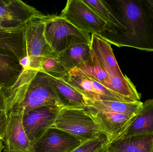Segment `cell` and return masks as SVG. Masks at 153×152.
<instances>
[{"label": "cell", "mask_w": 153, "mask_h": 152, "mask_svg": "<svg viewBox=\"0 0 153 152\" xmlns=\"http://www.w3.org/2000/svg\"><path fill=\"white\" fill-rule=\"evenodd\" d=\"M110 4L122 29L109 43L153 52V0H116Z\"/></svg>", "instance_id": "obj_1"}, {"label": "cell", "mask_w": 153, "mask_h": 152, "mask_svg": "<svg viewBox=\"0 0 153 152\" xmlns=\"http://www.w3.org/2000/svg\"><path fill=\"white\" fill-rule=\"evenodd\" d=\"M45 35L48 44L57 55L74 45L91 43L90 34L79 30L60 16H47Z\"/></svg>", "instance_id": "obj_2"}, {"label": "cell", "mask_w": 153, "mask_h": 152, "mask_svg": "<svg viewBox=\"0 0 153 152\" xmlns=\"http://www.w3.org/2000/svg\"><path fill=\"white\" fill-rule=\"evenodd\" d=\"M46 17L43 14L32 17L25 21L23 25L26 56L30 60V69L38 71H39L41 64L46 58L56 54L48 44L45 37V21Z\"/></svg>", "instance_id": "obj_3"}, {"label": "cell", "mask_w": 153, "mask_h": 152, "mask_svg": "<svg viewBox=\"0 0 153 152\" xmlns=\"http://www.w3.org/2000/svg\"><path fill=\"white\" fill-rule=\"evenodd\" d=\"M85 108H62L54 127L84 141L98 137L103 133Z\"/></svg>", "instance_id": "obj_4"}, {"label": "cell", "mask_w": 153, "mask_h": 152, "mask_svg": "<svg viewBox=\"0 0 153 152\" xmlns=\"http://www.w3.org/2000/svg\"><path fill=\"white\" fill-rule=\"evenodd\" d=\"M59 16L86 34L100 36L110 33L107 24L83 0H69Z\"/></svg>", "instance_id": "obj_5"}, {"label": "cell", "mask_w": 153, "mask_h": 152, "mask_svg": "<svg viewBox=\"0 0 153 152\" xmlns=\"http://www.w3.org/2000/svg\"><path fill=\"white\" fill-rule=\"evenodd\" d=\"M7 123L3 141L4 152H30V142L24 131L22 119L23 109L12 104H6Z\"/></svg>", "instance_id": "obj_6"}, {"label": "cell", "mask_w": 153, "mask_h": 152, "mask_svg": "<svg viewBox=\"0 0 153 152\" xmlns=\"http://www.w3.org/2000/svg\"><path fill=\"white\" fill-rule=\"evenodd\" d=\"M85 141L55 127L30 142V152H71Z\"/></svg>", "instance_id": "obj_7"}, {"label": "cell", "mask_w": 153, "mask_h": 152, "mask_svg": "<svg viewBox=\"0 0 153 152\" xmlns=\"http://www.w3.org/2000/svg\"><path fill=\"white\" fill-rule=\"evenodd\" d=\"M61 109L43 106L23 112L22 125L30 142L39 138L49 129L54 126Z\"/></svg>", "instance_id": "obj_8"}, {"label": "cell", "mask_w": 153, "mask_h": 152, "mask_svg": "<svg viewBox=\"0 0 153 152\" xmlns=\"http://www.w3.org/2000/svg\"><path fill=\"white\" fill-rule=\"evenodd\" d=\"M66 81L86 99L124 101L102 84L87 76L76 68L69 72Z\"/></svg>", "instance_id": "obj_9"}, {"label": "cell", "mask_w": 153, "mask_h": 152, "mask_svg": "<svg viewBox=\"0 0 153 152\" xmlns=\"http://www.w3.org/2000/svg\"><path fill=\"white\" fill-rule=\"evenodd\" d=\"M85 109L111 141L121 135L135 115L103 112L87 107Z\"/></svg>", "instance_id": "obj_10"}, {"label": "cell", "mask_w": 153, "mask_h": 152, "mask_svg": "<svg viewBox=\"0 0 153 152\" xmlns=\"http://www.w3.org/2000/svg\"><path fill=\"white\" fill-rule=\"evenodd\" d=\"M43 15L36 8L21 1H1L0 20L11 26L23 25L32 17Z\"/></svg>", "instance_id": "obj_11"}, {"label": "cell", "mask_w": 153, "mask_h": 152, "mask_svg": "<svg viewBox=\"0 0 153 152\" xmlns=\"http://www.w3.org/2000/svg\"><path fill=\"white\" fill-rule=\"evenodd\" d=\"M91 48L100 64L111 77L124 78L113 53L111 44L95 34L91 35Z\"/></svg>", "instance_id": "obj_12"}, {"label": "cell", "mask_w": 153, "mask_h": 152, "mask_svg": "<svg viewBox=\"0 0 153 152\" xmlns=\"http://www.w3.org/2000/svg\"><path fill=\"white\" fill-rule=\"evenodd\" d=\"M24 26H0V49L10 52L19 61L26 56Z\"/></svg>", "instance_id": "obj_13"}, {"label": "cell", "mask_w": 153, "mask_h": 152, "mask_svg": "<svg viewBox=\"0 0 153 152\" xmlns=\"http://www.w3.org/2000/svg\"><path fill=\"white\" fill-rule=\"evenodd\" d=\"M140 134H153V99L143 103L140 109L119 138Z\"/></svg>", "instance_id": "obj_14"}, {"label": "cell", "mask_w": 153, "mask_h": 152, "mask_svg": "<svg viewBox=\"0 0 153 152\" xmlns=\"http://www.w3.org/2000/svg\"><path fill=\"white\" fill-rule=\"evenodd\" d=\"M107 152H153V134L117 138L110 142Z\"/></svg>", "instance_id": "obj_15"}, {"label": "cell", "mask_w": 153, "mask_h": 152, "mask_svg": "<svg viewBox=\"0 0 153 152\" xmlns=\"http://www.w3.org/2000/svg\"><path fill=\"white\" fill-rule=\"evenodd\" d=\"M47 75L63 108H86L85 98L69 83L63 79Z\"/></svg>", "instance_id": "obj_16"}, {"label": "cell", "mask_w": 153, "mask_h": 152, "mask_svg": "<svg viewBox=\"0 0 153 152\" xmlns=\"http://www.w3.org/2000/svg\"><path fill=\"white\" fill-rule=\"evenodd\" d=\"M107 24L111 32L105 40L109 41L121 31V25L113 8L108 2L103 0H83Z\"/></svg>", "instance_id": "obj_17"}, {"label": "cell", "mask_w": 153, "mask_h": 152, "mask_svg": "<svg viewBox=\"0 0 153 152\" xmlns=\"http://www.w3.org/2000/svg\"><path fill=\"white\" fill-rule=\"evenodd\" d=\"M91 44L79 43L74 45L57 55L63 66L70 72L80 63L88 61L91 59Z\"/></svg>", "instance_id": "obj_18"}, {"label": "cell", "mask_w": 153, "mask_h": 152, "mask_svg": "<svg viewBox=\"0 0 153 152\" xmlns=\"http://www.w3.org/2000/svg\"><path fill=\"white\" fill-rule=\"evenodd\" d=\"M22 68L18 58L10 52L0 49V87L10 85L19 76Z\"/></svg>", "instance_id": "obj_19"}, {"label": "cell", "mask_w": 153, "mask_h": 152, "mask_svg": "<svg viewBox=\"0 0 153 152\" xmlns=\"http://www.w3.org/2000/svg\"><path fill=\"white\" fill-rule=\"evenodd\" d=\"M85 100L87 107L99 111L133 115L136 114L141 109L143 104L141 101L122 102L112 101H94L86 99Z\"/></svg>", "instance_id": "obj_20"}, {"label": "cell", "mask_w": 153, "mask_h": 152, "mask_svg": "<svg viewBox=\"0 0 153 152\" xmlns=\"http://www.w3.org/2000/svg\"><path fill=\"white\" fill-rule=\"evenodd\" d=\"M76 68L82 73L99 82L109 90L111 81V76L102 66L92 49L90 59L80 63Z\"/></svg>", "instance_id": "obj_21"}, {"label": "cell", "mask_w": 153, "mask_h": 152, "mask_svg": "<svg viewBox=\"0 0 153 152\" xmlns=\"http://www.w3.org/2000/svg\"><path fill=\"white\" fill-rule=\"evenodd\" d=\"M39 71L64 80H67L69 76V71L60 62L56 54L46 58L42 62Z\"/></svg>", "instance_id": "obj_22"}, {"label": "cell", "mask_w": 153, "mask_h": 152, "mask_svg": "<svg viewBox=\"0 0 153 152\" xmlns=\"http://www.w3.org/2000/svg\"><path fill=\"white\" fill-rule=\"evenodd\" d=\"M111 140L104 133L92 140L83 142L71 152H107Z\"/></svg>", "instance_id": "obj_23"}, {"label": "cell", "mask_w": 153, "mask_h": 152, "mask_svg": "<svg viewBox=\"0 0 153 152\" xmlns=\"http://www.w3.org/2000/svg\"><path fill=\"white\" fill-rule=\"evenodd\" d=\"M6 104L1 89H0V139L3 140L5 134L7 123Z\"/></svg>", "instance_id": "obj_24"}, {"label": "cell", "mask_w": 153, "mask_h": 152, "mask_svg": "<svg viewBox=\"0 0 153 152\" xmlns=\"http://www.w3.org/2000/svg\"><path fill=\"white\" fill-rule=\"evenodd\" d=\"M4 148V145H3V141L2 139H0V152H1Z\"/></svg>", "instance_id": "obj_25"}, {"label": "cell", "mask_w": 153, "mask_h": 152, "mask_svg": "<svg viewBox=\"0 0 153 152\" xmlns=\"http://www.w3.org/2000/svg\"><path fill=\"white\" fill-rule=\"evenodd\" d=\"M4 24H5L0 20V26H5L4 25Z\"/></svg>", "instance_id": "obj_26"}, {"label": "cell", "mask_w": 153, "mask_h": 152, "mask_svg": "<svg viewBox=\"0 0 153 152\" xmlns=\"http://www.w3.org/2000/svg\"><path fill=\"white\" fill-rule=\"evenodd\" d=\"M0 89H1V87H0Z\"/></svg>", "instance_id": "obj_27"}]
</instances>
